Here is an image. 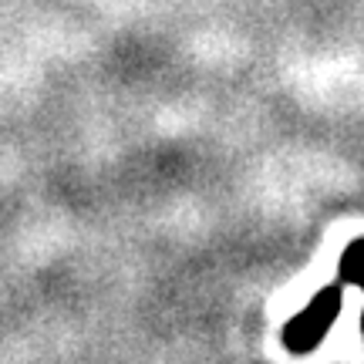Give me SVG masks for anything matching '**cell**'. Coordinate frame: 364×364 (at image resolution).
Instances as JSON below:
<instances>
[{
  "label": "cell",
  "mask_w": 364,
  "mask_h": 364,
  "mask_svg": "<svg viewBox=\"0 0 364 364\" xmlns=\"http://www.w3.org/2000/svg\"><path fill=\"white\" fill-rule=\"evenodd\" d=\"M341 307H344V284H331L324 287L317 297H311V304L284 327V344L294 354H307L314 351L321 341L327 338L331 324L338 321Z\"/></svg>",
  "instance_id": "6da1fadb"
},
{
  "label": "cell",
  "mask_w": 364,
  "mask_h": 364,
  "mask_svg": "<svg viewBox=\"0 0 364 364\" xmlns=\"http://www.w3.org/2000/svg\"><path fill=\"white\" fill-rule=\"evenodd\" d=\"M338 277H341V284H351V287H361L364 290V236L354 240L351 247L344 250ZM361 331H364V311H361Z\"/></svg>",
  "instance_id": "7a4b0ae2"
}]
</instances>
